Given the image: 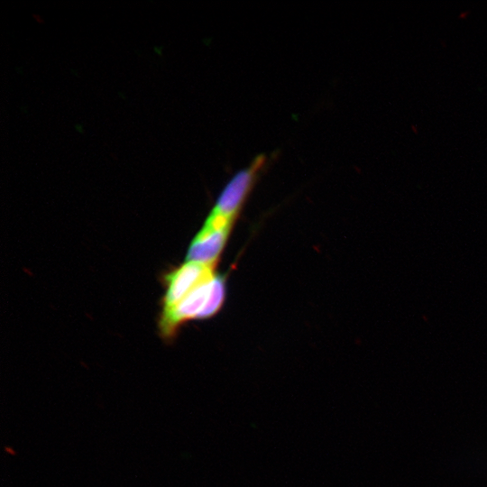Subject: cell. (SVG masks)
<instances>
[{"mask_svg": "<svg viewBox=\"0 0 487 487\" xmlns=\"http://www.w3.org/2000/svg\"><path fill=\"white\" fill-rule=\"evenodd\" d=\"M266 163V156L258 154L249 165L235 172L220 192L211 212L234 220Z\"/></svg>", "mask_w": 487, "mask_h": 487, "instance_id": "2", "label": "cell"}, {"mask_svg": "<svg viewBox=\"0 0 487 487\" xmlns=\"http://www.w3.org/2000/svg\"><path fill=\"white\" fill-rule=\"evenodd\" d=\"M225 297V279L216 273L175 306L161 310L158 324L161 336L171 340L183 323L213 317L222 308Z\"/></svg>", "mask_w": 487, "mask_h": 487, "instance_id": "1", "label": "cell"}, {"mask_svg": "<svg viewBox=\"0 0 487 487\" xmlns=\"http://www.w3.org/2000/svg\"><path fill=\"white\" fill-rule=\"evenodd\" d=\"M234 220L209 213L189 244L186 262L216 266L231 233Z\"/></svg>", "mask_w": 487, "mask_h": 487, "instance_id": "3", "label": "cell"}, {"mask_svg": "<svg viewBox=\"0 0 487 487\" xmlns=\"http://www.w3.org/2000/svg\"><path fill=\"white\" fill-rule=\"evenodd\" d=\"M216 274L215 266L186 262L166 272L162 277L165 293L162 298V309H168L201 283Z\"/></svg>", "mask_w": 487, "mask_h": 487, "instance_id": "4", "label": "cell"}]
</instances>
